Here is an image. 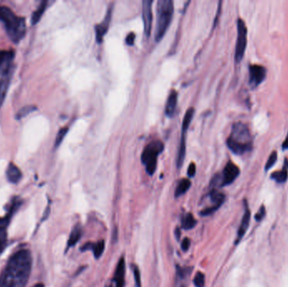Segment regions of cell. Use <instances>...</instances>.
<instances>
[{"label":"cell","mask_w":288,"mask_h":287,"mask_svg":"<svg viewBox=\"0 0 288 287\" xmlns=\"http://www.w3.org/2000/svg\"><path fill=\"white\" fill-rule=\"evenodd\" d=\"M162 141H155L148 144L141 154V163L144 164L146 171L150 175H153L157 168L158 157L164 151Z\"/></svg>","instance_id":"obj_5"},{"label":"cell","mask_w":288,"mask_h":287,"mask_svg":"<svg viewBox=\"0 0 288 287\" xmlns=\"http://www.w3.org/2000/svg\"><path fill=\"white\" fill-rule=\"evenodd\" d=\"M190 240L189 239H184L182 243H181V249H182L183 251L186 252L188 249H190Z\"/></svg>","instance_id":"obj_35"},{"label":"cell","mask_w":288,"mask_h":287,"mask_svg":"<svg viewBox=\"0 0 288 287\" xmlns=\"http://www.w3.org/2000/svg\"><path fill=\"white\" fill-rule=\"evenodd\" d=\"M12 75H13V70L11 72L7 73L6 75H2V77L0 79V107L2 106L4 102H5V100H6L9 87L11 85Z\"/></svg>","instance_id":"obj_15"},{"label":"cell","mask_w":288,"mask_h":287,"mask_svg":"<svg viewBox=\"0 0 288 287\" xmlns=\"http://www.w3.org/2000/svg\"><path fill=\"white\" fill-rule=\"evenodd\" d=\"M132 271H133L134 279H135L136 287H141V274H140V270H139L138 267L136 266V264L132 265Z\"/></svg>","instance_id":"obj_29"},{"label":"cell","mask_w":288,"mask_h":287,"mask_svg":"<svg viewBox=\"0 0 288 287\" xmlns=\"http://www.w3.org/2000/svg\"><path fill=\"white\" fill-rule=\"evenodd\" d=\"M113 7L110 6L108 11L106 13V17L101 24L95 26V35H96V41L101 44L103 41L104 37L106 36V32L108 31L109 26L111 23V16H112Z\"/></svg>","instance_id":"obj_12"},{"label":"cell","mask_w":288,"mask_h":287,"mask_svg":"<svg viewBox=\"0 0 288 287\" xmlns=\"http://www.w3.org/2000/svg\"><path fill=\"white\" fill-rule=\"evenodd\" d=\"M194 114H195V110H194L193 108H189L186 113H185V117H184V120H183L182 132H181V138H180V147H179L177 157V168H179V169L182 166L183 162H184V159L185 158V151H186V149H185L186 148V146H185V136H186L188 127L190 126V122L193 119Z\"/></svg>","instance_id":"obj_7"},{"label":"cell","mask_w":288,"mask_h":287,"mask_svg":"<svg viewBox=\"0 0 288 287\" xmlns=\"http://www.w3.org/2000/svg\"><path fill=\"white\" fill-rule=\"evenodd\" d=\"M238 36H237L236 48H235V61L240 62L245 56V50L247 46L248 30L245 21L239 19L237 22Z\"/></svg>","instance_id":"obj_6"},{"label":"cell","mask_w":288,"mask_h":287,"mask_svg":"<svg viewBox=\"0 0 288 287\" xmlns=\"http://www.w3.org/2000/svg\"><path fill=\"white\" fill-rule=\"evenodd\" d=\"M266 77V69L260 65H250V85L251 87L256 88L265 80Z\"/></svg>","instance_id":"obj_10"},{"label":"cell","mask_w":288,"mask_h":287,"mask_svg":"<svg viewBox=\"0 0 288 287\" xmlns=\"http://www.w3.org/2000/svg\"><path fill=\"white\" fill-rule=\"evenodd\" d=\"M11 217L6 215L5 218H0V230H6L7 226L11 222Z\"/></svg>","instance_id":"obj_31"},{"label":"cell","mask_w":288,"mask_h":287,"mask_svg":"<svg viewBox=\"0 0 288 287\" xmlns=\"http://www.w3.org/2000/svg\"><path fill=\"white\" fill-rule=\"evenodd\" d=\"M196 224V220L191 213H187L186 215L183 217L182 220H181V227L185 230L192 229L195 228Z\"/></svg>","instance_id":"obj_22"},{"label":"cell","mask_w":288,"mask_h":287,"mask_svg":"<svg viewBox=\"0 0 288 287\" xmlns=\"http://www.w3.org/2000/svg\"><path fill=\"white\" fill-rule=\"evenodd\" d=\"M288 178V160L287 159H285V164H284V167L283 169L280 170V171L275 172L273 173L271 175V179L275 180L276 182L284 183L286 181Z\"/></svg>","instance_id":"obj_19"},{"label":"cell","mask_w":288,"mask_h":287,"mask_svg":"<svg viewBox=\"0 0 288 287\" xmlns=\"http://www.w3.org/2000/svg\"><path fill=\"white\" fill-rule=\"evenodd\" d=\"M125 270H126V263L124 258H121L116 265V272L111 285L108 287H123L125 284Z\"/></svg>","instance_id":"obj_13"},{"label":"cell","mask_w":288,"mask_h":287,"mask_svg":"<svg viewBox=\"0 0 288 287\" xmlns=\"http://www.w3.org/2000/svg\"><path fill=\"white\" fill-rule=\"evenodd\" d=\"M6 176H7V179L10 182L17 184L21 180L22 174L16 164L11 163L9 165L8 169H7V171H6Z\"/></svg>","instance_id":"obj_17"},{"label":"cell","mask_w":288,"mask_h":287,"mask_svg":"<svg viewBox=\"0 0 288 287\" xmlns=\"http://www.w3.org/2000/svg\"><path fill=\"white\" fill-rule=\"evenodd\" d=\"M227 145L237 155H243L251 151L253 138L249 127L242 122L234 123L231 134L227 140Z\"/></svg>","instance_id":"obj_2"},{"label":"cell","mask_w":288,"mask_h":287,"mask_svg":"<svg viewBox=\"0 0 288 287\" xmlns=\"http://www.w3.org/2000/svg\"><path fill=\"white\" fill-rule=\"evenodd\" d=\"M47 4H48L47 1H42L41 5L39 6L38 9L32 14V16H31V24L32 25H36L41 20V16H43L44 12L46 10Z\"/></svg>","instance_id":"obj_21"},{"label":"cell","mask_w":288,"mask_h":287,"mask_svg":"<svg viewBox=\"0 0 288 287\" xmlns=\"http://www.w3.org/2000/svg\"><path fill=\"white\" fill-rule=\"evenodd\" d=\"M281 147H282V149H284V150L288 149V134L287 136H286V138L285 139V141L283 142L282 146Z\"/></svg>","instance_id":"obj_36"},{"label":"cell","mask_w":288,"mask_h":287,"mask_svg":"<svg viewBox=\"0 0 288 287\" xmlns=\"http://www.w3.org/2000/svg\"><path fill=\"white\" fill-rule=\"evenodd\" d=\"M15 51L12 50H0V75H4L13 70Z\"/></svg>","instance_id":"obj_11"},{"label":"cell","mask_w":288,"mask_h":287,"mask_svg":"<svg viewBox=\"0 0 288 287\" xmlns=\"http://www.w3.org/2000/svg\"><path fill=\"white\" fill-rule=\"evenodd\" d=\"M34 110H36V107L35 106H32V105H28V106H25V107L22 108L21 110H19L17 114H16V118L20 120V119H22L25 116L29 115L30 113L32 112Z\"/></svg>","instance_id":"obj_25"},{"label":"cell","mask_w":288,"mask_h":287,"mask_svg":"<svg viewBox=\"0 0 288 287\" xmlns=\"http://www.w3.org/2000/svg\"><path fill=\"white\" fill-rule=\"evenodd\" d=\"M32 257L28 249L16 252L0 275V287H26L31 275Z\"/></svg>","instance_id":"obj_1"},{"label":"cell","mask_w":288,"mask_h":287,"mask_svg":"<svg viewBox=\"0 0 288 287\" xmlns=\"http://www.w3.org/2000/svg\"><path fill=\"white\" fill-rule=\"evenodd\" d=\"M178 94L175 90H171L165 105V114L169 117L174 116L177 105Z\"/></svg>","instance_id":"obj_16"},{"label":"cell","mask_w":288,"mask_h":287,"mask_svg":"<svg viewBox=\"0 0 288 287\" xmlns=\"http://www.w3.org/2000/svg\"><path fill=\"white\" fill-rule=\"evenodd\" d=\"M91 250L94 253V256H95V259H100L102 256L104 250H105V241L104 240H100V241L95 243V244H92Z\"/></svg>","instance_id":"obj_24"},{"label":"cell","mask_w":288,"mask_h":287,"mask_svg":"<svg viewBox=\"0 0 288 287\" xmlns=\"http://www.w3.org/2000/svg\"><path fill=\"white\" fill-rule=\"evenodd\" d=\"M276 160H277V154H276V152H273L272 154H270V156L269 157L267 163L265 164V170L267 171L269 169H271L274 166V164H275Z\"/></svg>","instance_id":"obj_30"},{"label":"cell","mask_w":288,"mask_h":287,"mask_svg":"<svg viewBox=\"0 0 288 287\" xmlns=\"http://www.w3.org/2000/svg\"><path fill=\"white\" fill-rule=\"evenodd\" d=\"M196 164H194V163H191L189 168H188L187 174L189 175V177H194L195 175H196Z\"/></svg>","instance_id":"obj_33"},{"label":"cell","mask_w":288,"mask_h":287,"mask_svg":"<svg viewBox=\"0 0 288 287\" xmlns=\"http://www.w3.org/2000/svg\"><path fill=\"white\" fill-rule=\"evenodd\" d=\"M210 198H211V202H212L211 206H214L217 209H219L223 205V203L225 200V196H224V194H222L217 190L211 191V194H210Z\"/></svg>","instance_id":"obj_23"},{"label":"cell","mask_w":288,"mask_h":287,"mask_svg":"<svg viewBox=\"0 0 288 287\" xmlns=\"http://www.w3.org/2000/svg\"><path fill=\"white\" fill-rule=\"evenodd\" d=\"M239 174H240V170H239V167L237 166L236 164H234V163L229 162L224 168L223 175L220 176L221 186H225V185L232 184L234 180H236Z\"/></svg>","instance_id":"obj_8"},{"label":"cell","mask_w":288,"mask_h":287,"mask_svg":"<svg viewBox=\"0 0 288 287\" xmlns=\"http://www.w3.org/2000/svg\"><path fill=\"white\" fill-rule=\"evenodd\" d=\"M34 287H45V285H44V284H42V283H38V284H36Z\"/></svg>","instance_id":"obj_37"},{"label":"cell","mask_w":288,"mask_h":287,"mask_svg":"<svg viewBox=\"0 0 288 287\" xmlns=\"http://www.w3.org/2000/svg\"><path fill=\"white\" fill-rule=\"evenodd\" d=\"M68 128L67 127H63V128L60 129V131L57 133V137H56V141H55V148L57 149V147L60 146V144H62L65 136L67 135Z\"/></svg>","instance_id":"obj_26"},{"label":"cell","mask_w":288,"mask_h":287,"mask_svg":"<svg viewBox=\"0 0 288 287\" xmlns=\"http://www.w3.org/2000/svg\"><path fill=\"white\" fill-rule=\"evenodd\" d=\"M81 236H82V228L80 225H75V228L72 229L69 239L67 241V249H70V248L75 246V244L80 241Z\"/></svg>","instance_id":"obj_18"},{"label":"cell","mask_w":288,"mask_h":287,"mask_svg":"<svg viewBox=\"0 0 288 287\" xmlns=\"http://www.w3.org/2000/svg\"><path fill=\"white\" fill-rule=\"evenodd\" d=\"M7 245V233L6 230H0V254L3 253Z\"/></svg>","instance_id":"obj_28"},{"label":"cell","mask_w":288,"mask_h":287,"mask_svg":"<svg viewBox=\"0 0 288 287\" xmlns=\"http://www.w3.org/2000/svg\"><path fill=\"white\" fill-rule=\"evenodd\" d=\"M153 1L144 0L142 2V18H143L144 33L149 37L151 33L153 24Z\"/></svg>","instance_id":"obj_9"},{"label":"cell","mask_w":288,"mask_h":287,"mask_svg":"<svg viewBox=\"0 0 288 287\" xmlns=\"http://www.w3.org/2000/svg\"><path fill=\"white\" fill-rule=\"evenodd\" d=\"M191 183L190 180L188 179H182L178 184L177 187L175 189V197H180L181 195H184L185 193L187 192L188 190L190 189Z\"/></svg>","instance_id":"obj_20"},{"label":"cell","mask_w":288,"mask_h":287,"mask_svg":"<svg viewBox=\"0 0 288 287\" xmlns=\"http://www.w3.org/2000/svg\"><path fill=\"white\" fill-rule=\"evenodd\" d=\"M193 282L196 287L205 286V275H204L203 273L197 272L194 277Z\"/></svg>","instance_id":"obj_27"},{"label":"cell","mask_w":288,"mask_h":287,"mask_svg":"<svg viewBox=\"0 0 288 287\" xmlns=\"http://www.w3.org/2000/svg\"><path fill=\"white\" fill-rule=\"evenodd\" d=\"M174 2L172 0H159L157 4V25L155 31V41H160L169 29L174 16Z\"/></svg>","instance_id":"obj_4"},{"label":"cell","mask_w":288,"mask_h":287,"mask_svg":"<svg viewBox=\"0 0 288 287\" xmlns=\"http://www.w3.org/2000/svg\"><path fill=\"white\" fill-rule=\"evenodd\" d=\"M135 38H136V36L134 33H129L126 36V43L128 45V46H132L134 44V41H135Z\"/></svg>","instance_id":"obj_34"},{"label":"cell","mask_w":288,"mask_h":287,"mask_svg":"<svg viewBox=\"0 0 288 287\" xmlns=\"http://www.w3.org/2000/svg\"><path fill=\"white\" fill-rule=\"evenodd\" d=\"M250 210H249L247 205H245V210L243 216L242 221L239 226V230H238V234H237L236 242L235 244H239V242L241 241V239L244 238L246 232H247L249 225H250Z\"/></svg>","instance_id":"obj_14"},{"label":"cell","mask_w":288,"mask_h":287,"mask_svg":"<svg viewBox=\"0 0 288 287\" xmlns=\"http://www.w3.org/2000/svg\"><path fill=\"white\" fill-rule=\"evenodd\" d=\"M265 207L264 205H261L260 210H258L257 214L255 215V220L260 222L262 220L263 218H265Z\"/></svg>","instance_id":"obj_32"},{"label":"cell","mask_w":288,"mask_h":287,"mask_svg":"<svg viewBox=\"0 0 288 287\" xmlns=\"http://www.w3.org/2000/svg\"><path fill=\"white\" fill-rule=\"evenodd\" d=\"M0 21L3 22L6 32L14 42H19L26 32L25 19L16 16L7 6H0Z\"/></svg>","instance_id":"obj_3"}]
</instances>
